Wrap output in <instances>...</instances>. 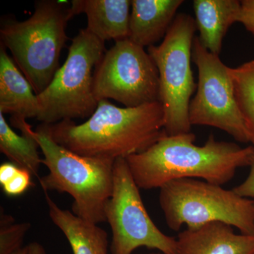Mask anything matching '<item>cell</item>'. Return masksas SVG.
I'll list each match as a JSON object with an SVG mask.
<instances>
[{
  "mask_svg": "<svg viewBox=\"0 0 254 254\" xmlns=\"http://www.w3.org/2000/svg\"><path fill=\"white\" fill-rule=\"evenodd\" d=\"M48 214L63 232L73 254H108V233L97 224L83 220L72 212L63 210L46 192Z\"/></svg>",
  "mask_w": 254,
  "mask_h": 254,
  "instance_id": "2e32d148",
  "label": "cell"
},
{
  "mask_svg": "<svg viewBox=\"0 0 254 254\" xmlns=\"http://www.w3.org/2000/svg\"><path fill=\"white\" fill-rule=\"evenodd\" d=\"M192 132L163 136L148 149L126 158L140 190L161 188L179 179H203L220 185L233 178L237 169L250 166L254 146L242 148L209 136L205 144H194Z\"/></svg>",
  "mask_w": 254,
  "mask_h": 254,
  "instance_id": "6da1fadb",
  "label": "cell"
},
{
  "mask_svg": "<svg viewBox=\"0 0 254 254\" xmlns=\"http://www.w3.org/2000/svg\"><path fill=\"white\" fill-rule=\"evenodd\" d=\"M159 202L168 226L179 231L184 225L194 229L213 222L237 227L254 235V200L243 198L220 185L185 178L160 189Z\"/></svg>",
  "mask_w": 254,
  "mask_h": 254,
  "instance_id": "5b68a950",
  "label": "cell"
},
{
  "mask_svg": "<svg viewBox=\"0 0 254 254\" xmlns=\"http://www.w3.org/2000/svg\"><path fill=\"white\" fill-rule=\"evenodd\" d=\"M31 175L28 170L19 168L18 173L2 187L3 191L7 196L15 197L23 194L34 184Z\"/></svg>",
  "mask_w": 254,
  "mask_h": 254,
  "instance_id": "ffe728a7",
  "label": "cell"
},
{
  "mask_svg": "<svg viewBox=\"0 0 254 254\" xmlns=\"http://www.w3.org/2000/svg\"><path fill=\"white\" fill-rule=\"evenodd\" d=\"M230 72L249 141L254 147V60L230 68Z\"/></svg>",
  "mask_w": 254,
  "mask_h": 254,
  "instance_id": "ac0fdd59",
  "label": "cell"
},
{
  "mask_svg": "<svg viewBox=\"0 0 254 254\" xmlns=\"http://www.w3.org/2000/svg\"><path fill=\"white\" fill-rule=\"evenodd\" d=\"M73 16L71 1L40 0L25 21H1V44L9 49L36 95L49 86L60 68V55L68 39L66 26Z\"/></svg>",
  "mask_w": 254,
  "mask_h": 254,
  "instance_id": "277c9868",
  "label": "cell"
},
{
  "mask_svg": "<svg viewBox=\"0 0 254 254\" xmlns=\"http://www.w3.org/2000/svg\"><path fill=\"white\" fill-rule=\"evenodd\" d=\"M195 20L187 14H177L163 42L148 48L159 73L160 102L164 113V130L168 136L190 133L189 108L197 88L190 60Z\"/></svg>",
  "mask_w": 254,
  "mask_h": 254,
  "instance_id": "52a82bcc",
  "label": "cell"
},
{
  "mask_svg": "<svg viewBox=\"0 0 254 254\" xmlns=\"http://www.w3.org/2000/svg\"><path fill=\"white\" fill-rule=\"evenodd\" d=\"M192 60L198 68V81L189 108L190 125L215 127L237 141L250 142L235 98L230 67L202 46L198 36L193 40Z\"/></svg>",
  "mask_w": 254,
  "mask_h": 254,
  "instance_id": "30bf717a",
  "label": "cell"
},
{
  "mask_svg": "<svg viewBox=\"0 0 254 254\" xmlns=\"http://www.w3.org/2000/svg\"><path fill=\"white\" fill-rule=\"evenodd\" d=\"M33 133L44 156L42 163L49 170L39 180L45 193H67L73 198V214L97 225L106 221L105 208L113 193L115 160L73 153L53 139L46 124H41Z\"/></svg>",
  "mask_w": 254,
  "mask_h": 254,
  "instance_id": "3957f363",
  "label": "cell"
},
{
  "mask_svg": "<svg viewBox=\"0 0 254 254\" xmlns=\"http://www.w3.org/2000/svg\"><path fill=\"white\" fill-rule=\"evenodd\" d=\"M0 112L13 118H38L39 103L27 78L1 44L0 49Z\"/></svg>",
  "mask_w": 254,
  "mask_h": 254,
  "instance_id": "5bb4252c",
  "label": "cell"
},
{
  "mask_svg": "<svg viewBox=\"0 0 254 254\" xmlns=\"http://www.w3.org/2000/svg\"><path fill=\"white\" fill-rule=\"evenodd\" d=\"M105 42L86 28L71 41L67 58L49 86L38 95L41 124L90 118L98 107L93 91L95 67L103 58Z\"/></svg>",
  "mask_w": 254,
  "mask_h": 254,
  "instance_id": "8992f818",
  "label": "cell"
},
{
  "mask_svg": "<svg viewBox=\"0 0 254 254\" xmlns=\"http://www.w3.org/2000/svg\"><path fill=\"white\" fill-rule=\"evenodd\" d=\"M126 158L114 163L113 190L105 208L111 227V254H133L146 247L164 254H177V239L160 231L150 218Z\"/></svg>",
  "mask_w": 254,
  "mask_h": 254,
  "instance_id": "ba28073f",
  "label": "cell"
},
{
  "mask_svg": "<svg viewBox=\"0 0 254 254\" xmlns=\"http://www.w3.org/2000/svg\"><path fill=\"white\" fill-rule=\"evenodd\" d=\"M16 254H47L44 247L37 242L23 247Z\"/></svg>",
  "mask_w": 254,
  "mask_h": 254,
  "instance_id": "cb8c5ba5",
  "label": "cell"
},
{
  "mask_svg": "<svg viewBox=\"0 0 254 254\" xmlns=\"http://www.w3.org/2000/svg\"><path fill=\"white\" fill-rule=\"evenodd\" d=\"M193 5L200 43L210 53L219 55L229 28L239 22L241 1L194 0Z\"/></svg>",
  "mask_w": 254,
  "mask_h": 254,
  "instance_id": "9a60e30c",
  "label": "cell"
},
{
  "mask_svg": "<svg viewBox=\"0 0 254 254\" xmlns=\"http://www.w3.org/2000/svg\"><path fill=\"white\" fill-rule=\"evenodd\" d=\"M49 125L52 137L62 146L82 156L113 160L144 151L165 133L160 102L119 108L100 100L81 125L63 120Z\"/></svg>",
  "mask_w": 254,
  "mask_h": 254,
  "instance_id": "7a4b0ae2",
  "label": "cell"
},
{
  "mask_svg": "<svg viewBox=\"0 0 254 254\" xmlns=\"http://www.w3.org/2000/svg\"><path fill=\"white\" fill-rule=\"evenodd\" d=\"M11 123L21 131L18 135L6 123L0 112V151L11 163L38 176L43 159L40 157L39 145L33 136V130L26 120L11 118Z\"/></svg>",
  "mask_w": 254,
  "mask_h": 254,
  "instance_id": "e0dca14e",
  "label": "cell"
},
{
  "mask_svg": "<svg viewBox=\"0 0 254 254\" xmlns=\"http://www.w3.org/2000/svg\"><path fill=\"white\" fill-rule=\"evenodd\" d=\"M19 167L11 162L1 164L0 166V185L3 186L16 175Z\"/></svg>",
  "mask_w": 254,
  "mask_h": 254,
  "instance_id": "603a6c76",
  "label": "cell"
},
{
  "mask_svg": "<svg viewBox=\"0 0 254 254\" xmlns=\"http://www.w3.org/2000/svg\"><path fill=\"white\" fill-rule=\"evenodd\" d=\"M93 91L98 102L113 99L125 108L159 102L158 68L143 47L129 38L116 41L95 68Z\"/></svg>",
  "mask_w": 254,
  "mask_h": 254,
  "instance_id": "9c48e42d",
  "label": "cell"
},
{
  "mask_svg": "<svg viewBox=\"0 0 254 254\" xmlns=\"http://www.w3.org/2000/svg\"><path fill=\"white\" fill-rule=\"evenodd\" d=\"M164 254L163 253H161V252H158V253H152V254Z\"/></svg>",
  "mask_w": 254,
  "mask_h": 254,
  "instance_id": "d4e9b609",
  "label": "cell"
},
{
  "mask_svg": "<svg viewBox=\"0 0 254 254\" xmlns=\"http://www.w3.org/2000/svg\"><path fill=\"white\" fill-rule=\"evenodd\" d=\"M31 224L16 222L2 207L0 213V254H16L23 247V240L29 231Z\"/></svg>",
  "mask_w": 254,
  "mask_h": 254,
  "instance_id": "d6986e66",
  "label": "cell"
},
{
  "mask_svg": "<svg viewBox=\"0 0 254 254\" xmlns=\"http://www.w3.org/2000/svg\"><path fill=\"white\" fill-rule=\"evenodd\" d=\"M250 172L245 181L233 189L234 191L246 198H254V147L253 154L251 158Z\"/></svg>",
  "mask_w": 254,
  "mask_h": 254,
  "instance_id": "44dd1931",
  "label": "cell"
},
{
  "mask_svg": "<svg viewBox=\"0 0 254 254\" xmlns=\"http://www.w3.org/2000/svg\"><path fill=\"white\" fill-rule=\"evenodd\" d=\"M183 0H133L129 39L143 47L156 46L164 39Z\"/></svg>",
  "mask_w": 254,
  "mask_h": 254,
  "instance_id": "4fadbf2b",
  "label": "cell"
},
{
  "mask_svg": "<svg viewBox=\"0 0 254 254\" xmlns=\"http://www.w3.org/2000/svg\"><path fill=\"white\" fill-rule=\"evenodd\" d=\"M177 245V254H254V235H237L221 222L184 230Z\"/></svg>",
  "mask_w": 254,
  "mask_h": 254,
  "instance_id": "8fae6325",
  "label": "cell"
},
{
  "mask_svg": "<svg viewBox=\"0 0 254 254\" xmlns=\"http://www.w3.org/2000/svg\"><path fill=\"white\" fill-rule=\"evenodd\" d=\"M241 5L239 22L254 36V0H242Z\"/></svg>",
  "mask_w": 254,
  "mask_h": 254,
  "instance_id": "7402d4cb",
  "label": "cell"
},
{
  "mask_svg": "<svg viewBox=\"0 0 254 254\" xmlns=\"http://www.w3.org/2000/svg\"><path fill=\"white\" fill-rule=\"evenodd\" d=\"M129 0H73V16L86 14L90 33L100 41H119L129 38Z\"/></svg>",
  "mask_w": 254,
  "mask_h": 254,
  "instance_id": "7c38bea8",
  "label": "cell"
}]
</instances>
